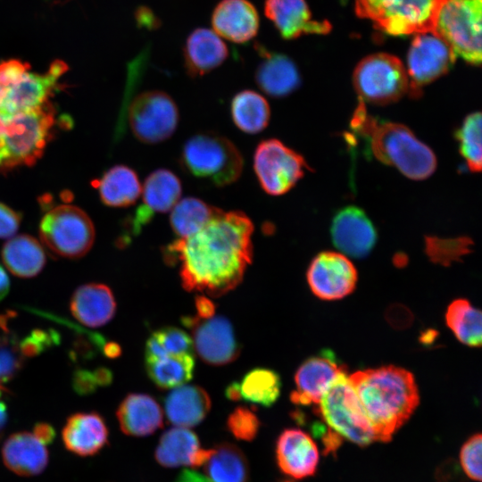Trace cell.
I'll return each instance as SVG.
<instances>
[{
  "instance_id": "6da1fadb",
  "label": "cell",
  "mask_w": 482,
  "mask_h": 482,
  "mask_svg": "<svg viewBox=\"0 0 482 482\" xmlns=\"http://www.w3.org/2000/svg\"><path fill=\"white\" fill-rule=\"evenodd\" d=\"M253 232L245 213L220 210L195 234L166 245L164 257L179 265L186 290L218 297L238 286L252 263Z\"/></svg>"
},
{
  "instance_id": "7a4b0ae2",
  "label": "cell",
  "mask_w": 482,
  "mask_h": 482,
  "mask_svg": "<svg viewBox=\"0 0 482 482\" xmlns=\"http://www.w3.org/2000/svg\"><path fill=\"white\" fill-rule=\"evenodd\" d=\"M348 378L377 441H390L419 405L414 376L403 368L358 370Z\"/></svg>"
},
{
  "instance_id": "3957f363",
  "label": "cell",
  "mask_w": 482,
  "mask_h": 482,
  "mask_svg": "<svg viewBox=\"0 0 482 482\" xmlns=\"http://www.w3.org/2000/svg\"><path fill=\"white\" fill-rule=\"evenodd\" d=\"M351 125L365 137L378 161L395 167L407 178L425 179L435 171L436 159L433 151L406 126L378 120L367 113L362 103L354 111Z\"/></svg>"
},
{
  "instance_id": "277c9868",
  "label": "cell",
  "mask_w": 482,
  "mask_h": 482,
  "mask_svg": "<svg viewBox=\"0 0 482 482\" xmlns=\"http://www.w3.org/2000/svg\"><path fill=\"white\" fill-rule=\"evenodd\" d=\"M68 66L55 60L47 71L38 73L19 59L0 62V114L3 117L40 108L49 104Z\"/></svg>"
},
{
  "instance_id": "5b68a950",
  "label": "cell",
  "mask_w": 482,
  "mask_h": 482,
  "mask_svg": "<svg viewBox=\"0 0 482 482\" xmlns=\"http://www.w3.org/2000/svg\"><path fill=\"white\" fill-rule=\"evenodd\" d=\"M180 163L190 175L216 187L236 182L244 167L243 156L236 145L212 132L189 137L182 147Z\"/></svg>"
},
{
  "instance_id": "8992f818",
  "label": "cell",
  "mask_w": 482,
  "mask_h": 482,
  "mask_svg": "<svg viewBox=\"0 0 482 482\" xmlns=\"http://www.w3.org/2000/svg\"><path fill=\"white\" fill-rule=\"evenodd\" d=\"M314 411L326 426L359 446H366L376 440L375 434L366 419L347 372L340 374L314 406Z\"/></svg>"
},
{
  "instance_id": "52a82bcc",
  "label": "cell",
  "mask_w": 482,
  "mask_h": 482,
  "mask_svg": "<svg viewBox=\"0 0 482 482\" xmlns=\"http://www.w3.org/2000/svg\"><path fill=\"white\" fill-rule=\"evenodd\" d=\"M444 0H356L355 11L393 36L432 31Z\"/></svg>"
},
{
  "instance_id": "ba28073f",
  "label": "cell",
  "mask_w": 482,
  "mask_h": 482,
  "mask_svg": "<svg viewBox=\"0 0 482 482\" xmlns=\"http://www.w3.org/2000/svg\"><path fill=\"white\" fill-rule=\"evenodd\" d=\"M482 0H444L432 31L471 64L481 62Z\"/></svg>"
},
{
  "instance_id": "9c48e42d",
  "label": "cell",
  "mask_w": 482,
  "mask_h": 482,
  "mask_svg": "<svg viewBox=\"0 0 482 482\" xmlns=\"http://www.w3.org/2000/svg\"><path fill=\"white\" fill-rule=\"evenodd\" d=\"M5 170L32 165L42 155L54 124L51 103L4 118Z\"/></svg>"
},
{
  "instance_id": "30bf717a",
  "label": "cell",
  "mask_w": 482,
  "mask_h": 482,
  "mask_svg": "<svg viewBox=\"0 0 482 482\" xmlns=\"http://www.w3.org/2000/svg\"><path fill=\"white\" fill-rule=\"evenodd\" d=\"M41 240L54 253L69 259L84 256L95 241V228L80 208L61 204L49 210L39 226Z\"/></svg>"
},
{
  "instance_id": "8fae6325",
  "label": "cell",
  "mask_w": 482,
  "mask_h": 482,
  "mask_svg": "<svg viewBox=\"0 0 482 482\" xmlns=\"http://www.w3.org/2000/svg\"><path fill=\"white\" fill-rule=\"evenodd\" d=\"M353 86L361 100L388 104L409 92V79L397 57L380 53L360 62L353 72Z\"/></svg>"
},
{
  "instance_id": "7c38bea8",
  "label": "cell",
  "mask_w": 482,
  "mask_h": 482,
  "mask_svg": "<svg viewBox=\"0 0 482 482\" xmlns=\"http://www.w3.org/2000/svg\"><path fill=\"white\" fill-rule=\"evenodd\" d=\"M308 169L304 158L278 139H264L255 148L254 173L268 195L277 196L287 193Z\"/></svg>"
},
{
  "instance_id": "4fadbf2b",
  "label": "cell",
  "mask_w": 482,
  "mask_h": 482,
  "mask_svg": "<svg viewBox=\"0 0 482 482\" xmlns=\"http://www.w3.org/2000/svg\"><path fill=\"white\" fill-rule=\"evenodd\" d=\"M179 119L178 106L170 95L160 90L137 95L128 108L134 136L145 144H158L170 137Z\"/></svg>"
},
{
  "instance_id": "5bb4252c",
  "label": "cell",
  "mask_w": 482,
  "mask_h": 482,
  "mask_svg": "<svg viewBox=\"0 0 482 482\" xmlns=\"http://www.w3.org/2000/svg\"><path fill=\"white\" fill-rule=\"evenodd\" d=\"M407 56L409 92L419 96L421 87L446 73L456 58L450 46L433 31L414 35Z\"/></svg>"
},
{
  "instance_id": "9a60e30c",
  "label": "cell",
  "mask_w": 482,
  "mask_h": 482,
  "mask_svg": "<svg viewBox=\"0 0 482 482\" xmlns=\"http://www.w3.org/2000/svg\"><path fill=\"white\" fill-rule=\"evenodd\" d=\"M182 323L192 333L193 346L198 356L210 365L221 366L235 361L240 353L230 321L223 316L202 319L182 318Z\"/></svg>"
},
{
  "instance_id": "2e32d148",
  "label": "cell",
  "mask_w": 482,
  "mask_h": 482,
  "mask_svg": "<svg viewBox=\"0 0 482 482\" xmlns=\"http://www.w3.org/2000/svg\"><path fill=\"white\" fill-rule=\"evenodd\" d=\"M308 285L321 300H338L356 287L358 274L353 262L342 253L324 251L311 262L306 273Z\"/></svg>"
},
{
  "instance_id": "e0dca14e",
  "label": "cell",
  "mask_w": 482,
  "mask_h": 482,
  "mask_svg": "<svg viewBox=\"0 0 482 482\" xmlns=\"http://www.w3.org/2000/svg\"><path fill=\"white\" fill-rule=\"evenodd\" d=\"M334 245L353 258L367 256L377 242V230L366 213L351 205L339 210L330 228Z\"/></svg>"
},
{
  "instance_id": "ac0fdd59",
  "label": "cell",
  "mask_w": 482,
  "mask_h": 482,
  "mask_svg": "<svg viewBox=\"0 0 482 482\" xmlns=\"http://www.w3.org/2000/svg\"><path fill=\"white\" fill-rule=\"evenodd\" d=\"M344 372H347L345 367L339 364L331 353L308 358L295 372V389L290 395L291 402L299 406L317 405L334 380Z\"/></svg>"
},
{
  "instance_id": "d6986e66",
  "label": "cell",
  "mask_w": 482,
  "mask_h": 482,
  "mask_svg": "<svg viewBox=\"0 0 482 482\" xmlns=\"http://www.w3.org/2000/svg\"><path fill=\"white\" fill-rule=\"evenodd\" d=\"M181 193V182L171 170L158 169L151 172L142 187L143 204L132 217L131 232L137 234L154 214L170 211L180 199Z\"/></svg>"
},
{
  "instance_id": "ffe728a7",
  "label": "cell",
  "mask_w": 482,
  "mask_h": 482,
  "mask_svg": "<svg viewBox=\"0 0 482 482\" xmlns=\"http://www.w3.org/2000/svg\"><path fill=\"white\" fill-rule=\"evenodd\" d=\"M275 453L278 468L290 478H308L317 470L318 446L309 434L299 428L282 431L276 442Z\"/></svg>"
},
{
  "instance_id": "44dd1931",
  "label": "cell",
  "mask_w": 482,
  "mask_h": 482,
  "mask_svg": "<svg viewBox=\"0 0 482 482\" xmlns=\"http://www.w3.org/2000/svg\"><path fill=\"white\" fill-rule=\"evenodd\" d=\"M212 26L221 38L244 44L257 35L259 13L248 0H221L212 11Z\"/></svg>"
},
{
  "instance_id": "7402d4cb",
  "label": "cell",
  "mask_w": 482,
  "mask_h": 482,
  "mask_svg": "<svg viewBox=\"0 0 482 482\" xmlns=\"http://www.w3.org/2000/svg\"><path fill=\"white\" fill-rule=\"evenodd\" d=\"M264 13L286 39L331 29L328 21L312 19L305 0H265Z\"/></svg>"
},
{
  "instance_id": "603a6c76",
  "label": "cell",
  "mask_w": 482,
  "mask_h": 482,
  "mask_svg": "<svg viewBox=\"0 0 482 482\" xmlns=\"http://www.w3.org/2000/svg\"><path fill=\"white\" fill-rule=\"evenodd\" d=\"M196 482H248L249 465L235 445L220 443L206 450L203 462L192 468Z\"/></svg>"
},
{
  "instance_id": "cb8c5ba5",
  "label": "cell",
  "mask_w": 482,
  "mask_h": 482,
  "mask_svg": "<svg viewBox=\"0 0 482 482\" xmlns=\"http://www.w3.org/2000/svg\"><path fill=\"white\" fill-rule=\"evenodd\" d=\"M108 428L97 412H77L71 415L62 431L66 449L79 456H92L108 444Z\"/></svg>"
},
{
  "instance_id": "d4e9b609",
  "label": "cell",
  "mask_w": 482,
  "mask_h": 482,
  "mask_svg": "<svg viewBox=\"0 0 482 482\" xmlns=\"http://www.w3.org/2000/svg\"><path fill=\"white\" fill-rule=\"evenodd\" d=\"M183 56L187 72L201 77L220 66L229 56V49L213 30L197 28L187 37Z\"/></svg>"
},
{
  "instance_id": "484cf974",
  "label": "cell",
  "mask_w": 482,
  "mask_h": 482,
  "mask_svg": "<svg viewBox=\"0 0 482 482\" xmlns=\"http://www.w3.org/2000/svg\"><path fill=\"white\" fill-rule=\"evenodd\" d=\"M70 310L80 323L97 328L105 325L113 318L116 302L109 287L89 283L75 290L70 301Z\"/></svg>"
},
{
  "instance_id": "4316f807",
  "label": "cell",
  "mask_w": 482,
  "mask_h": 482,
  "mask_svg": "<svg viewBox=\"0 0 482 482\" xmlns=\"http://www.w3.org/2000/svg\"><path fill=\"white\" fill-rule=\"evenodd\" d=\"M4 465L22 477L38 475L46 468L48 451L32 433L17 432L11 435L2 448Z\"/></svg>"
},
{
  "instance_id": "83f0119b",
  "label": "cell",
  "mask_w": 482,
  "mask_h": 482,
  "mask_svg": "<svg viewBox=\"0 0 482 482\" xmlns=\"http://www.w3.org/2000/svg\"><path fill=\"white\" fill-rule=\"evenodd\" d=\"M116 416L121 431L131 436H146L162 427L160 404L149 395L129 394L120 403Z\"/></svg>"
},
{
  "instance_id": "f1b7e54d",
  "label": "cell",
  "mask_w": 482,
  "mask_h": 482,
  "mask_svg": "<svg viewBox=\"0 0 482 482\" xmlns=\"http://www.w3.org/2000/svg\"><path fill=\"white\" fill-rule=\"evenodd\" d=\"M211 404V398L203 387L182 385L167 395L164 411L168 420L175 427L190 428L204 420Z\"/></svg>"
},
{
  "instance_id": "f546056e",
  "label": "cell",
  "mask_w": 482,
  "mask_h": 482,
  "mask_svg": "<svg viewBox=\"0 0 482 482\" xmlns=\"http://www.w3.org/2000/svg\"><path fill=\"white\" fill-rule=\"evenodd\" d=\"M262 61L254 78L262 91L272 97H283L294 92L300 84L299 71L294 62L282 54L258 49Z\"/></svg>"
},
{
  "instance_id": "4dcf8cb0",
  "label": "cell",
  "mask_w": 482,
  "mask_h": 482,
  "mask_svg": "<svg viewBox=\"0 0 482 482\" xmlns=\"http://www.w3.org/2000/svg\"><path fill=\"white\" fill-rule=\"evenodd\" d=\"M2 259L11 273L22 278L35 277L46 264L41 244L29 235H19L8 240L3 247Z\"/></svg>"
},
{
  "instance_id": "1f68e13d",
  "label": "cell",
  "mask_w": 482,
  "mask_h": 482,
  "mask_svg": "<svg viewBox=\"0 0 482 482\" xmlns=\"http://www.w3.org/2000/svg\"><path fill=\"white\" fill-rule=\"evenodd\" d=\"M201 449L198 436L195 432L187 428L175 427L162 435L154 457L163 467H192Z\"/></svg>"
},
{
  "instance_id": "d6a6232c",
  "label": "cell",
  "mask_w": 482,
  "mask_h": 482,
  "mask_svg": "<svg viewBox=\"0 0 482 482\" xmlns=\"http://www.w3.org/2000/svg\"><path fill=\"white\" fill-rule=\"evenodd\" d=\"M97 188L107 206L126 207L137 202L142 186L135 170L125 165H115L103 175Z\"/></svg>"
},
{
  "instance_id": "836d02e7",
  "label": "cell",
  "mask_w": 482,
  "mask_h": 482,
  "mask_svg": "<svg viewBox=\"0 0 482 482\" xmlns=\"http://www.w3.org/2000/svg\"><path fill=\"white\" fill-rule=\"evenodd\" d=\"M230 113L237 129L247 134H257L268 126L270 108L263 96L245 89L233 96Z\"/></svg>"
},
{
  "instance_id": "e575fe53",
  "label": "cell",
  "mask_w": 482,
  "mask_h": 482,
  "mask_svg": "<svg viewBox=\"0 0 482 482\" xmlns=\"http://www.w3.org/2000/svg\"><path fill=\"white\" fill-rule=\"evenodd\" d=\"M192 353L169 354L145 362L146 373L154 384L162 389H170L188 382L195 370Z\"/></svg>"
},
{
  "instance_id": "d590c367",
  "label": "cell",
  "mask_w": 482,
  "mask_h": 482,
  "mask_svg": "<svg viewBox=\"0 0 482 482\" xmlns=\"http://www.w3.org/2000/svg\"><path fill=\"white\" fill-rule=\"evenodd\" d=\"M220 210L199 198L185 197L170 211V224L179 237H187L200 230Z\"/></svg>"
},
{
  "instance_id": "8d00e7d4",
  "label": "cell",
  "mask_w": 482,
  "mask_h": 482,
  "mask_svg": "<svg viewBox=\"0 0 482 482\" xmlns=\"http://www.w3.org/2000/svg\"><path fill=\"white\" fill-rule=\"evenodd\" d=\"M445 322L462 344L479 347L482 342L481 312L466 299H455L447 307Z\"/></svg>"
},
{
  "instance_id": "74e56055",
  "label": "cell",
  "mask_w": 482,
  "mask_h": 482,
  "mask_svg": "<svg viewBox=\"0 0 482 482\" xmlns=\"http://www.w3.org/2000/svg\"><path fill=\"white\" fill-rule=\"evenodd\" d=\"M241 399L251 403L270 407L281 392L280 376L273 370L256 368L247 372L238 382Z\"/></svg>"
},
{
  "instance_id": "f35d334b",
  "label": "cell",
  "mask_w": 482,
  "mask_h": 482,
  "mask_svg": "<svg viewBox=\"0 0 482 482\" xmlns=\"http://www.w3.org/2000/svg\"><path fill=\"white\" fill-rule=\"evenodd\" d=\"M193 341L189 335L176 327H165L153 332L145 343V362L169 354H193Z\"/></svg>"
},
{
  "instance_id": "ab89813d",
  "label": "cell",
  "mask_w": 482,
  "mask_h": 482,
  "mask_svg": "<svg viewBox=\"0 0 482 482\" xmlns=\"http://www.w3.org/2000/svg\"><path fill=\"white\" fill-rule=\"evenodd\" d=\"M459 150L469 169L473 172L481 170V113L472 112L466 116L456 131Z\"/></svg>"
},
{
  "instance_id": "60d3db41",
  "label": "cell",
  "mask_w": 482,
  "mask_h": 482,
  "mask_svg": "<svg viewBox=\"0 0 482 482\" xmlns=\"http://www.w3.org/2000/svg\"><path fill=\"white\" fill-rule=\"evenodd\" d=\"M471 244L468 238L439 239L430 237L427 238L426 253L433 262L448 266L454 261H460L461 256L467 254L470 250Z\"/></svg>"
},
{
  "instance_id": "b9f144b4",
  "label": "cell",
  "mask_w": 482,
  "mask_h": 482,
  "mask_svg": "<svg viewBox=\"0 0 482 482\" xmlns=\"http://www.w3.org/2000/svg\"><path fill=\"white\" fill-rule=\"evenodd\" d=\"M228 430L238 440L253 441L260 429L261 421L247 407H237L227 419Z\"/></svg>"
},
{
  "instance_id": "7bdbcfd3",
  "label": "cell",
  "mask_w": 482,
  "mask_h": 482,
  "mask_svg": "<svg viewBox=\"0 0 482 482\" xmlns=\"http://www.w3.org/2000/svg\"><path fill=\"white\" fill-rule=\"evenodd\" d=\"M482 436L479 433L471 436L461 446L460 462L464 473L471 479L481 480Z\"/></svg>"
},
{
  "instance_id": "ee69618b",
  "label": "cell",
  "mask_w": 482,
  "mask_h": 482,
  "mask_svg": "<svg viewBox=\"0 0 482 482\" xmlns=\"http://www.w3.org/2000/svg\"><path fill=\"white\" fill-rule=\"evenodd\" d=\"M60 343V335L53 329H34L20 344L19 350L23 357H35Z\"/></svg>"
},
{
  "instance_id": "f6af8a7d",
  "label": "cell",
  "mask_w": 482,
  "mask_h": 482,
  "mask_svg": "<svg viewBox=\"0 0 482 482\" xmlns=\"http://www.w3.org/2000/svg\"><path fill=\"white\" fill-rule=\"evenodd\" d=\"M72 387L78 395H87L95 393L99 385L94 371L79 369L73 373Z\"/></svg>"
},
{
  "instance_id": "bcb514c9",
  "label": "cell",
  "mask_w": 482,
  "mask_h": 482,
  "mask_svg": "<svg viewBox=\"0 0 482 482\" xmlns=\"http://www.w3.org/2000/svg\"><path fill=\"white\" fill-rule=\"evenodd\" d=\"M385 317L395 329H405L413 321L411 312L406 306L399 303L390 305L386 311Z\"/></svg>"
},
{
  "instance_id": "7dc6e473",
  "label": "cell",
  "mask_w": 482,
  "mask_h": 482,
  "mask_svg": "<svg viewBox=\"0 0 482 482\" xmlns=\"http://www.w3.org/2000/svg\"><path fill=\"white\" fill-rule=\"evenodd\" d=\"M20 216L12 209L0 203V237H12L20 225Z\"/></svg>"
},
{
  "instance_id": "c3c4849f",
  "label": "cell",
  "mask_w": 482,
  "mask_h": 482,
  "mask_svg": "<svg viewBox=\"0 0 482 482\" xmlns=\"http://www.w3.org/2000/svg\"><path fill=\"white\" fill-rule=\"evenodd\" d=\"M196 316L202 319H208L215 313V304L204 295H197L195 300Z\"/></svg>"
},
{
  "instance_id": "681fc988",
  "label": "cell",
  "mask_w": 482,
  "mask_h": 482,
  "mask_svg": "<svg viewBox=\"0 0 482 482\" xmlns=\"http://www.w3.org/2000/svg\"><path fill=\"white\" fill-rule=\"evenodd\" d=\"M33 435L46 445L53 443L55 437V431L50 424L38 422L34 426Z\"/></svg>"
},
{
  "instance_id": "f907efd6",
  "label": "cell",
  "mask_w": 482,
  "mask_h": 482,
  "mask_svg": "<svg viewBox=\"0 0 482 482\" xmlns=\"http://www.w3.org/2000/svg\"><path fill=\"white\" fill-rule=\"evenodd\" d=\"M10 395L11 392L0 385V439L4 435L8 421V411L5 400Z\"/></svg>"
},
{
  "instance_id": "816d5d0a",
  "label": "cell",
  "mask_w": 482,
  "mask_h": 482,
  "mask_svg": "<svg viewBox=\"0 0 482 482\" xmlns=\"http://www.w3.org/2000/svg\"><path fill=\"white\" fill-rule=\"evenodd\" d=\"M4 118L0 114V170H5L7 154L4 144Z\"/></svg>"
},
{
  "instance_id": "f5cc1de1",
  "label": "cell",
  "mask_w": 482,
  "mask_h": 482,
  "mask_svg": "<svg viewBox=\"0 0 482 482\" xmlns=\"http://www.w3.org/2000/svg\"><path fill=\"white\" fill-rule=\"evenodd\" d=\"M99 386H110L113 376L111 370L105 367H99L94 370Z\"/></svg>"
},
{
  "instance_id": "db71d44e",
  "label": "cell",
  "mask_w": 482,
  "mask_h": 482,
  "mask_svg": "<svg viewBox=\"0 0 482 482\" xmlns=\"http://www.w3.org/2000/svg\"><path fill=\"white\" fill-rule=\"evenodd\" d=\"M103 353L107 358L114 359L120 355L121 348L118 343L115 342H106L104 343L103 348Z\"/></svg>"
},
{
  "instance_id": "11a10c76",
  "label": "cell",
  "mask_w": 482,
  "mask_h": 482,
  "mask_svg": "<svg viewBox=\"0 0 482 482\" xmlns=\"http://www.w3.org/2000/svg\"><path fill=\"white\" fill-rule=\"evenodd\" d=\"M10 280L5 270L0 266V301L3 300L9 292Z\"/></svg>"
},
{
  "instance_id": "9f6ffc18",
  "label": "cell",
  "mask_w": 482,
  "mask_h": 482,
  "mask_svg": "<svg viewBox=\"0 0 482 482\" xmlns=\"http://www.w3.org/2000/svg\"><path fill=\"white\" fill-rule=\"evenodd\" d=\"M226 397L231 401H238L241 399L238 382H232L225 390Z\"/></svg>"
},
{
  "instance_id": "6f0895ef",
  "label": "cell",
  "mask_w": 482,
  "mask_h": 482,
  "mask_svg": "<svg viewBox=\"0 0 482 482\" xmlns=\"http://www.w3.org/2000/svg\"><path fill=\"white\" fill-rule=\"evenodd\" d=\"M4 368H3V364L0 359V383H4Z\"/></svg>"
},
{
  "instance_id": "680465c9",
  "label": "cell",
  "mask_w": 482,
  "mask_h": 482,
  "mask_svg": "<svg viewBox=\"0 0 482 482\" xmlns=\"http://www.w3.org/2000/svg\"><path fill=\"white\" fill-rule=\"evenodd\" d=\"M283 482H294V481H291V480H286V481H283Z\"/></svg>"
}]
</instances>
